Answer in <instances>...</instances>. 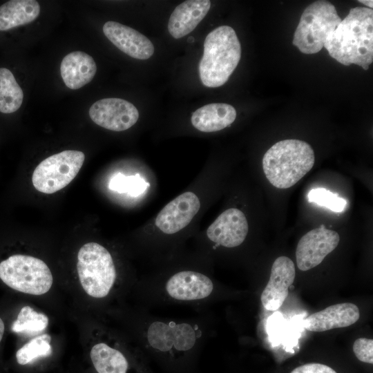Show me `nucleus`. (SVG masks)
Masks as SVG:
<instances>
[{"label": "nucleus", "instance_id": "obj_1", "mask_svg": "<svg viewBox=\"0 0 373 373\" xmlns=\"http://www.w3.org/2000/svg\"><path fill=\"white\" fill-rule=\"evenodd\" d=\"M323 47L341 64H356L367 70L373 61L372 9L351 8L328 36Z\"/></svg>", "mask_w": 373, "mask_h": 373}, {"label": "nucleus", "instance_id": "obj_2", "mask_svg": "<svg viewBox=\"0 0 373 373\" xmlns=\"http://www.w3.org/2000/svg\"><path fill=\"white\" fill-rule=\"evenodd\" d=\"M314 152L306 142L281 140L271 146L262 158V169L269 182L278 189L296 184L313 167Z\"/></svg>", "mask_w": 373, "mask_h": 373}, {"label": "nucleus", "instance_id": "obj_3", "mask_svg": "<svg viewBox=\"0 0 373 373\" xmlns=\"http://www.w3.org/2000/svg\"><path fill=\"white\" fill-rule=\"evenodd\" d=\"M241 45L235 30L220 26L205 38L199 64L200 78L204 86L216 88L224 84L241 58Z\"/></svg>", "mask_w": 373, "mask_h": 373}, {"label": "nucleus", "instance_id": "obj_4", "mask_svg": "<svg viewBox=\"0 0 373 373\" xmlns=\"http://www.w3.org/2000/svg\"><path fill=\"white\" fill-rule=\"evenodd\" d=\"M341 20L333 4L327 1H316L303 11L292 44L304 54L317 53Z\"/></svg>", "mask_w": 373, "mask_h": 373}, {"label": "nucleus", "instance_id": "obj_5", "mask_svg": "<svg viewBox=\"0 0 373 373\" xmlns=\"http://www.w3.org/2000/svg\"><path fill=\"white\" fill-rule=\"evenodd\" d=\"M77 270L84 290L93 298L106 296L116 279V269L110 252L97 242H88L80 248Z\"/></svg>", "mask_w": 373, "mask_h": 373}, {"label": "nucleus", "instance_id": "obj_6", "mask_svg": "<svg viewBox=\"0 0 373 373\" xmlns=\"http://www.w3.org/2000/svg\"><path fill=\"white\" fill-rule=\"evenodd\" d=\"M0 278L10 288L25 294L42 295L52 285V275L41 259L15 254L0 262Z\"/></svg>", "mask_w": 373, "mask_h": 373}, {"label": "nucleus", "instance_id": "obj_7", "mask_svg": "<svg viewBox=\"0 0 373 373\" xmlns=\"http://www.w3.org/2000/svg\"><path fill=\"white\" fill-rule=\"evenodd\" d=\"M84 160L83 152L74 150L64 151L44 159L32 173L34 187L47 194L62 189L76 177Z\"/></svg>", "mask_w": 373, "mask_h": 373}, {"label": "nucleus", "instance_id": "obj_8", "mask_svg": "<svg viewBox=\"0 0 373 373\" xmlns=\"http://www.w3.org/2000/svg\"><path fill=\"white\" fill-rule=\"evenodd\" d=\"M146 337L149 344L154 350L175 354L192 349L198 334V330L188 323L155 321L148 327Z\"/></svg>", "mask_w": 373, "mask_h": 373}, {"label": "nucleus", "instance_id": "obj_9", "mask_svg": "<svg viewBox=\"0 0 373 373\" xmlns=\"http://www.w3.org/2000/svg\"><path fill=\"white\" fill-rule=\"evenodd\" d=\"M339 240L338 233L325 228L324 224L306 233L296 247V259L298 269L307 271L321 264L326 256L336 248Z\"/></svg>", "mask_w": 373, "mask_h": 373}, {"label": "nucleus", "instance_id": "obj_10", "mask_svg": "<svg viewBox=\"0 0 373 373\" xmlns=\"http://www.w3.org/2000/svg\"><path fill=\"white\" fill-rule=\"evenodd\" d=\"M88 113L96 124L113 131L128 129L139 118V112L132 103L116 97L104 98L95 102Z\"/></svg>", "mask_w": 373, "mask_h": 373}, {"label": "nucleus", "instance_id": "obj_11", "mask_svg": "<svg viewBox=\"0 0 373 373\" xmlns=\"http://www.w3.org/2000/svg\"><path fill=\"white\" fill-rule=\"evenodd\" d=\"M200 208V200L194 193H183L160 211L155 218V225L164 233H177L191 222Z\"/></svg>", "mask_w": 373, "mask_h": 373}, {"label": "nucleus", "instance_id": "obj_12", "mask_svg": "<svg viewBox=\"0 0 373 373\" xmlns=\"http://www.w3.org/2000/svg\"><path fill=\"white\" fill-rule=\"evenodd\" d=\"M295 275V266L289 258L280 256L275 260L269 282L260 296L265 309L275 311L282 306L288 296L289 288L294 283Z\"/></svg>", "mask_w": 373, "mask_h": 373}, {"label": "nucleus", "instance_id": "obj_13", "mask_svg": "<svg viewBox=\"0 0 373 373\" xmlns=\"http://www.w3.org/2000/svg\"><path fill=\"white\" fill-rule=\"evenodd\" d=\"M248 230V222L243 212L230 208L222 212L208 227L207 235L217 245L232 248L243 242Z\"/></svg>", "mask_w": 373, "mask_h": 373}, {"label": "nucleus", "instance_id": "obj_14", "mask_svg": "<svg viewBox=\"0 0 373 373\" xmlns=\"http://www.w3.org/2000/svg\"><path fill=\"white\" fill-rule=\"evenodd\" d=\"M103 32L118 49L133 58L144 60L153 55L152 42L129 26L108 21L103 26Z\"/></svg>", "mask_w": 373, "mask_h": 373}, {"label": "nucleus", "instance_id": "obj_15", "mask_svg": "<svg viewBox=\"0 0 373 373\" xmlns=\"http://www.w3.org/2000/svg\"><path fill=\"white\" fill-rule=\"evenodd\" d=\"M166 291L178 300H195L208 297L213 289L211 280L193 271H182L173 275L166 283Z\"/></svg>", "mask_w": 373, "mask_h": 373}, {"label": "nucleus", "instance_id": "obj_16", "mask_svg": "<svg viewBox=\"0 0 373 373\" xmlns=\"http://www.w3.org/2000/svg\"><path fill=\"white\" fill-rule=\"evenodd\" d=\"M360 318L358 307L352 303H338L304 319V327L311 332H325L350 326Z\"/></svg>", "mask_w": 373, "mask_h": 373}, {"label": "nucleus", "instance_id": "obj_17", "mask_svg": "<svg viewBox=\"0 0 373 373\" xmlns=\"http://www.w3.org/2000/svg\"><path fill=\"white\" fill-rule=\"evenodd\" d=\"M210 7L209 0H189L179 4L169 20L170 35L180 39L191 32L204 18Z\"/></svg>", "mask_w": 373, "mask_h": 373}, {"label": "nucleus", "instance_id": "obj_18", "mask_svg": "<svg viewBox=\"0 0 373 373\" xmlns=\"http://www.w3.org/2000/svg\"><path fill=\"white\" fill-rule=\"evenodd\" d=\"M97 66L93 58L86 52L74 51L66 55L60 65V73L65 85L79 89L93 79Z\"/></svg>", "mask_w": 373, "mask_h": 373}, {"label": "nucleus", "instance_id": "obj_19", "mask_svg": "<svg viewBox=\"0 0 373 373\" xmlns=\"http://www.w3.org/2000/svg\"><path fill=\"white\" fill-rule=\"evenodd\" d=\"M236 118L233 106L225 103H212L198 108L192 113V125L204 133L218 131L230 126Z\"/></svg>", "mask_w": 373, "mask_h": 373}, {"label": "nucleus", "instance_id": "obj_20", "mask_svg": "<svg viewBox=\"0 0 373 373\" xmlns=\"http://www.w3.org/2000/svg\"><path fill=\"white\" fill-rule=\"evenodd\" d=\"M40 6L35 0H10L0 6V32L10 30L35 21Z\"/></svg>", "mask_w": 373, "mask_h": 373}, {"label": "nucleus", "instance_id": "obj_21", "mask_svg": "<svg viewBox=\"0 0 373 373\" xmlns=\"http://www.w3.org/2000/svg\"><path fill=\"white\" fill-rule=\"evenodd\" d=\"M90 356L97 373H128L131 368L128 358L120 350L105 343L93 345Z\"/></svg>", "mask_w": 373, "mask_h": 373}, {"label": "nucleus", "instance_id": "obj_22", "mask_svg": "<svg viewBox=\"0 0 373 373\" xmlns=\"http://www.w3.org/2000/svg\"><path fill=\"white\" fill-rule=\"evenodd\" d=\"M23 100V92L13 73L0 67V113L10 114L17 111Z\"/></svg>", "mask_w": 373, "mask_h": 373}, {"label": "nucleus", "instance_id": "obj_23", "mask_svg": "<svg viewBox=\"0 0 373 373\" xmlns=\"http://www.w3.org/2000/svg\"><path fill=\"white\" fill-rule=\"evenodd\" d=\"M48 318L30 306L23 307L12 325L13 332L33 335L43 332L48 326Z\"/></svg>", "mask_w": 373, "mask_h": 373}, {"label": "nucleus", "instance_id": "obj_24", "mask_svg": "<svg viewBox=\"0 0 373 373\" xmlns=\"http://www.w3.org/2000/svg\"><path fill=\"white\" fill-rule=\"evenodd\" d=\"M51 336L48 334L37 336L19 349L16 359L21 365H27L40 357H46L52 353Z\"/></svg>", "mask_w": 373, "mask_h": 373}, {"label": "nucleus", "instance_id": "obj_25", "mask_svg": "<svg viewBox=\"0 0 373 373\" xmlns=\"http://www.w3.org/2000/svg\"><path fill=\"white\" fill-rule=\"evenodd\" d=\"M149 186V183L139 174L126 176L121 173L115 174L108 184L111 190L119 193H127L133 197L142 194Z\"/></svg>", "mask_w": 373, "mask_h": 373}, {"label": "nucleus", "instance_id": "obj_26", "mask_svg": "<svg viewBox=\"0 0 373 373\" xmlns=\"http://www.w3.org/2000/svg\"><path fill=\"white\" fill-rule=\"evenodd\" d=\"M308 199L320 206L325 207L334 212H342L345 209L347 202L325 188L312 189L308 193Z\"/></svg>", "mask_w": 373, "mask_h": 373}, {"label": "nucleus", "instance_id": "obj_27", "mask_svg": "<svg viewBox=\"0 0 373 373\" xmlns=\"http://www.w3.org/2000/svg\"><path fill=\"white\" fill-rule=\"evenodd\" d=\"M353 352L361 361L373 363V340L366 338L356 339L353 345Z\"/></svg>", "mask_w": 373, "mask_h": 373}, {"label": "nucleus", "instance_id": "obj_28", "mask_svg": "<svg viewBox=\"0 0 373 373\" xmlns=\"http://www.w3.org/2000/svg\"><path fill=\"white\" fill-rule=\"evenodd\" d=\"M290 373H337L328 365L310 363L302 365L294 369Z\"/></svg>", "mask_w": 373, "mask_h": 373}, {"label": "nucleus", "instance_id": "obj_29", "mask_svg": "<svg viewBox=\"0 0 373 373\" xmlns=\"http://www.w3.org/2000/svg\"><path fill=\"white\" fill-rule=\"evenodd\" d=\"M360 3L367 6L368 8L372 9L373 1L372 0H359Z\"/></svg>", "mask_w": 373, "mask_h": 373}, {"label": "nucleus", "instance_id": "obj_30", "mask_svg": "<svg viewBox=\"0 0 373 373\" xmlns=\"http://www.w3.org/2000/svg\"><path fill=\"white\" fill-rule=\"evenodd\" d=\"M4 329H5V327H4V323L2 321V319L0 318V342L3 338V333H4Z\"/></svg>", "mask_w": 373, "mask_h": 373}]
</instances>
